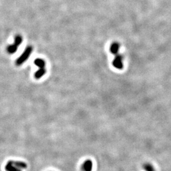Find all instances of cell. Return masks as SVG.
Wrapping results in <instances>:
<instances>
[{
  "label": "cell",
  "mask_w": 171,
  "mask_h": 171,
  "mask_svg": "<svg viewBox=\"0 0 171 171\" xmlns=\"http://www.w3.org/2000/svg\"><path fill=\"white\" fill-rule=\"evenodd\" d=\"M111 53L114 55H117L118 50H119V44L118 43H112L110 48Z\"/></svg>",
  "instance_id": "5"
},
{
  "label": "cell",
  "mask_w": 171,
  "mask_h": 171,
  "mask_svg": "<svg viewBox=\"0 0 171 171\" xmlns=\"http://www.w3.org/2000/svg\"><path fill=\"white\" fill-rule=\"evenodd\" d=\"M144 171H156L155 168L150 163H145L143 166Z\"/></svg>",
  "instance_id": "9"
},
{
  "label": "cell",
  "mask_w": 171,
  "mask_h": 171,
  "mask_svg": "<svg viewBox=\"0 0 171 171\" xmlns=\"http://www.w3.org/2000/svg\"><path fill=\"white\" fill-rule=\"evenodd\" d=\"M46 69H39V70L36 72L35 74H34V77H35V78L37 79H41V78L46 74Z\"/></svg>",
  "instance_id": "7"
},
{
  "label": "cell",
  "mask_w": 171,
  "mask_h": 171,
  "mask_svg": "<svg viewBox=\"0 0 171 171\" xmlns=\"http://www.w3.org/2000/svg\"><path fill=\"white\" fill-rule=\"evenodd\" d=\"M18 47H19L18 46L16 45L15 44H14V43H13L12 45H9L8 46V47H7V51L10 54H13L14 53H15V52L17 51V49H18Z\"/></svg>",
  "instance_id": "8"
},
{
  "label": "cell",
  "mask_w": 171,
  "mask_h": 171,
  "mask_svg": "<svg viewBox=\"0 0 171 171\" xmlns=\"http://www.w3.org/2000/svg\"><path fill=\"white\" fill-rule=\"evenodd\" d=\"M34 64L37 67H38L39 69H45L46 63L45 60L41 59H37L34 60Z\"/></svg>",
  "instance_id": "6"
},
{
  "label": "cell",
  "mask_w": 171,
  "mask_h": 171,
  "mask_svg": "<svg viewBox=\"0 0 171 171\" xmlns=\"http://www.w3.org/2000/svg\"><path fill=\"white\" fill-rule=\"evenodd\" d=\"M26 163L22 161L10 160L5 166L6 171H23L27 168Z\"/></svg>",
  "instance_id": "1"
},
{
  "label": "cell",
  "mask_w": 171,
  "mask_h": 171,
  "mask_svg": "<svg viewBox=\"0 0 171 171\" xmlns=\"http://www.w3.org/2000/svg\"><path fill=\"white\" fill-rule=\"evenodd\" d=\"M81 169L82 171H92L93 162L90 159H86L81 164Z\"/></svg>",
  "instance_id": "3"
},
{
  "label": "cell",
  "mask_w": 171,
  "mask_h": 171,
  "mask_svg": "<svg viewBox=\"0 0 171 171\" xmlns=\"http://www.w3.org/2000/svg\"><path fill=\"white\" fill-rule=\"evenodd\" d=\"M22 43V37L20 35H17L15 37V41H14V44H15L18 46H19Z\"/></svg>",
  "instance_id": "10"
},
{
  "label": "cell",
  "mask_w": 171,
  "mask_h": 171,
  "mask_svg": "<svg viewBox=\"0 0 171 171\" xmlns=\"http://www.w3.org/2000/svg\"><path fill=\"white\" fill-rule=\"evenodd\" d=\"M113 65L116 69H122L123 68V57L120 55H116L115 57L113 60Z\"/></svg>",
  "instance_id": "4"
},
{
  "label": "cell",
  "mask_w": 171,
  "mask_h": 171,
  "mask_svg": "<svg viewBox=\"0 0 171 171\" xmlns=\"http://www.w3.org/2000/svg\"><path fill=\"white\" fill-rule=\"evenodd\" d=\"M32 51H33V47L31 46H27V47L25 49L24 53L22 54V55L19 57L16 60V65L19 66L21 65L22 63H24L25 61L29 59V57H30Z\"/></svg>",
  "instance_id": "2"
}]
</instances>
